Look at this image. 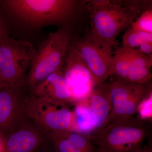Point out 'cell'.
Returning a JSON list of instances; mask_svg holds the SVG:
<instances>
[{
    "mask_svg": "<svg viewBox=\"0 0 152 152\" xmlns=\"http://www.w3.org/2000/svg\"><path fill=\"white\" fill-rule=\"evenodd\" d=\"M91 38L110 53L117 46V38L144 11L152 9V1L87 0Z\"/></svg>",
    "mask_w": 152,
    "mask_h": 152,
    "instance_id": "1",
    "label": "cell"
},
{
    "mask_svg": "<svg viewBox=\"0 0 152 152\" xmlns=\"http://www.w3.org/2000/svg\"><path fill=\"white\" fill-rule=\"evenodd\" d=\"M0 10L32 26L58 25L72 31L74 24L89 17L87 0H2Z\"/></svg>",
    "mask_w": 152,
    "mask_h": 152,
    "instance_id": "2",
    "label": "cell"
},
{
    "mask_svg": "<svg viewBox=\"0 0 152 152\" xmlns=\"http://www.w3.org/2000/svg\"><path fill=\"white\" fill-rule=\"evenodd\" d=\"M75 36L69 28L59 27L39 45L27 75L26 86L30 94L48 76L62 69Z\"/></svg>",
    "mask_w": 152,
    "mask_h": 152,
    "instance_id": "3",
    "label": "cell"
},
{
    "mask_svg": "<svg viewBox=\"0 0 152 152\" xmlns=\"http://www.w3.org/2000/svg\"><path fill=\"white\" fill-rule=\"evenodd\" d=\"M148 134L147 121L137 117L119 120L89 135L101 152H134Z\"/></svg>",
    "mask_w": 152,
    "mask_h": 152,
    "instance_id": "4",
    "label": "cell"
},
{
    "mask_svg": "<svg viewBox=\"0 0 152 152\" xmlns=\"http://www.w3.org/2000/svg\"><path fill=\"white\" fill-rule=\"evenodd\" d=\"M36 52L33 44L29 42L15 40L10 37L0 41L1 86L26 88L27 75Z\"/></svg>",
    "mask_w": 152,
    "mask_h": 152,
    "instance_id": "5",
    "label": "cell"
},
{
    "mask_svg": "<svg viewBox=\"0 0 152 152\" xmlns=\"http://www.w3.org/2000/svg\"><path fill=\"white\" fill-rule=\"evenodd\" d=\"M110 88L112 109L104 126L134 117L141 102L152 93L150 83L141 85L127 81H115L110 83Z\"/></svg>",
    "mask_w": 152,
    "mask_h": 152,
    "instance_id": "6",
    "label": "cell"
},
{
    "mask_svg": "<svg viewBox=\"0 0 152 152\" xmlns=\"http://www.w3.org/2000/svg\"><path fill=\"white\" fill-rule=\"evenodd\" d=\"M27 112L28 117L48 134L72 131L73 112L69 104L52 102L30 95Z\"/></svg>",
    "mask_w": 152,
    "mask_h": 152,
    "instance_id": "7",
    "label": "cell"
},
{
    "mask_svg": "<svg viewBox=\"0 0 152 152\" xmlns=\"http://www.w3.org/2000/svg\"><path fill=\"white\" fill-rule=\"evenodd\" d=\"M30 96L26 88L0 87V135L3 138L28 117Z\"/></svg>",
    "mask_w": 152,
    "mask_h": 152,
    "instance_id": "8",
    "label": "cell"
},
{
    "mask_svg": "<svg viewBox=\"0 0 152 152\" xmlns=\"http://www.w3.org/2000/svg\"><path fill=\"white\" fill-rule=\"evenodd\" d=\"M62 70L71 93L72 104L87 99L98 86L78 52L71 45Z\"/></svg>",
    "mask_w": 152,
    "mask_h": 152,
    "instance_id": "9",
    "label": "cell"
},
{
    "mask_svg": "<svg viewBox=\"0 0 152 152\" xmlns=\"http://www.w3.org/2000/svg\"><path fill=\"white\" fill-rule=\"evenodd\" d=\"M71 45L78 52L98 85L105 83L111 76L113 55L96 43L88 32L83 37L74 36Z\"/></svg>",
    "mask_w": 152,
    "mask_h": 152,
    "instance_id": "10",
    "label": "cell"
},
{
    "mask_svg": "<svg viewBox=\"0 0 152 152\" xmlns=\"http://www.w3.org/2000/svg\"><path fill=\"white\" fill-rule=\"evenodd\" d=\"M48 140V134L28 117L3 137V152H35Z\"/></svg>",
    "mask_w": 152,
    "mask_h": 152,
    "instance_id": "11",
    "label": "cell"
},
{
    "mask_svg": "<svg viewBox=\"0 0 152 152\" xmlns=\"http://www.w3.org/2000/svg\"><path fill=\"white\" fill-rule=\"evenodd\" d=\"M30 95L56 103L72 104L71 93L62 70L48 76Z\"/></svg>",
    "mask_w": 152,
    "mask_h": 152,
    "instance_id": "12",
    "label": "cell"
},
{
    "mask_svg": "<svg viewBox=\"0 0 152 152\" xmlns=\"http://www.w3.org/2000/svg\"><path fill=\"white\" fill-rule=\"evenodd\" d=\"M88 100L95 121V132L104 127L111 110L110 83L105 82L97 86Z\"/></svg>",
    "mask_w": 152,
    "mask_h": 152,
    "instance_id": "13",
    "label": "cell"
},
{
    "mask_svg": "<svg viewBox=\"0 0 152 152\" xmlns=\"http://www.w3.org/2000/svg\"><path fill=\"white\" fill-rule=\"evenodd\" d=\"M74 105L73 124L72 131L90 135L94 132L95 121L88 98Z\"/></svg>",
    "mask_w": 152,
    "mask_h": 152,
    "instance_id": "14",
    "label": "cell"
},
{
    "mask_svg": "<svg viewBox=\"0 0 152 152\" xmlns=\"http://www.w3.org/2000/svg\"><path fill=\"white\" fill-rule=\"evenodd\" d=\"M115 48L111 76L115 77V81L125 80L131 67L135 49L126 48L123 47Z\"/></svg>",
    "mask_w": 152,
    "mask_h": 152,
    "instance_id": "15",
    "label": "cell"
},
{
    "mask_svg": "<svg viewBox=\"0 0 152 152\" xmlns=\"http://www.w3.org/2000/svg\"><path fill=\"white\" fill-rule=\"evenodd\" d=\"M66 138L82 152H96L89 135L70 130L64 131Z\"/></svg>",
    "mask_w": 152,
    "mask_h": 152,
    "instance_id": "16",
    "label": "cell"
},
{
    "mask_svg": "<svg viewBox=\"0 0 152 152\" xmlns=\"http://www.w3.org/2000/svg\"><path fill=\"white\" fill-rule=\"evenodd\" d=\"M48 138L56 152H82L66 138L64 131L49 133Z\"/></svg>",
    "mask_w": 152,
    "mask_h": 152,
    "instance_id": "17",
    "label": "cell"
},
{
    "mask_svg": "<svg viewBox=\"0 0 152 152\" xmlns=\"http://www.w3.org/2000/svg\"><path fill=\"white\" fill-rule=\"evenodd\" d=\"M152 78L151 69L131 66L125 81L141 85L149 83Z\"/></svg>",
    "mask_w": 152,
    "mask_h": 152,
    "instance_id": "18",
    "label": "cell"
},
{
    "mask_svg": "<svg viewBox=\"0 0 152 152\" xmlns=\"http://www.w3.org/2000/svg\"><path fill=\"white\" fill-rule=\"evenodd\" d=\"M131 27L137 31L152 34V9L143 12L132 23Z\"/></svg>",
    "mask_w": 152,
    "mask_h": 152,
    "instance_id": "19",
    "label": "cell"
},
{
    "mask_svg": "<svg viewBox=\"0 0 152 152\" xmlns=\"http://www.w3.org/2000/svg\"><path fill=\"white\" fill-rule=\"evenodd\" d=\"M143 42L138 32L131 27L123 36V47L128 49H136L139 48Z\"/></svg>",
    "mask_w": 152,
    "mask_h": 152,
    "instance_id": "20",
    "label": "cell"
},
{
    "mask_svg": "<svg viewBox=\"0 0 152 152\" xmlns=\"http://www.w3.org/2000/svg\"><path fill=\"white\" fill-rule=\"evenodd\" d=\"M152 94L150 93L141 102L137 110L138 118L147 121L152 117Z\"/></svg>",
    "mask_w": 152,
    "mask_h": 152,
    "instance_id": "21",
    "label": "cell"
},
{
    "mask_svg": "<svg viewBox=\"0 0 152 152\" xmlns=\"http://www.w3.org/2000/svg\"><path fill=\"white\" fill-rule=\"evenodd\" d=\"M152 66V55L142 53L138 49H135L131 62V66L151 69Z\"/></svg>",
    "mask_w": 152,
    "mask_h": 152,
    "instance_id": "22",
    "label": "cell"
},
{
    "mask_svg": "<svg viewBox=\"0 0 152 152\" xmlns=\"http://www.w3.org/2000/svg\"><path fill=\"white\" fill-rule=\"evenodd\" d=\"M138 48V50L142 53L147 55H152V43L143 42Z\"/></svg>",
    "mask_w": 152,
    "mask_h": 152,
    "instance_id": "23",
    "label": "cell"
},
{
    "mask_svg": "<svg viewBox=\"0 0 152 152\" xmlns=\"http://www.w3.org/2000/svg\"><path fill=\"white\" fill-rule=\"evenodd\" d=\"M9 34L8 28L0 18V41L9 37Z\"/></svg>",
    "mask_w": 152,
    "mask_h": 152,
    "instance_id": "24",
    "label": "cell"
},
{
    "mask_svg": "<svg viewBox=\"0 0 152 152\" xmlns=\"http://www.w3.org/2000/svg\"><path fill=\"white\" fill-rule=\"evenodd\" d=\"M35 152H56L51 143L49 140Z\"/></svg>",
    "mask_w": 152,
    "mask_h": 152,
    "instance_id": "25",
    "label": "cell"
},
{
    "mask_svg": "<svg viewBox=\"0 0 152 152\" xmlns=\"http://www.w3.org/2000/svg\"><path fill=\"white\" fill-rule=\"evenodd\" d=\"M137 32L144 42L152 43V34L145 32Z\"/></svg>",
    "mask_w": 152,
    "mask_h": 152,
    "instance_id": "26",
    "label": "cell"
},
{
    "mask_svg": "<svg viewBox=\"0 0 152 152\" xmlns=\"http://www.w3.org/2000/svg\"><path fill=\"white\" fill-rule=\"evenodd\" d=\"M134 152H152V148L151 145L142 146L140 149Z\"/></svg>",
    "mask_w": 152,
    "mask_h": 152,
    "instance_id": "27",
    "label": "cell"
},
{
    "mask_svg": "<svg viewBox=\"0 0 152 152\" xmlns=\"http://www.w3.org/2000/svg\"><path fill=\"white\" fill-rule=\"evenodd\" d=\"M3 138L0 135V152H3Z\"/></svg>",
    "mask_w": 152,
    "mask_h": 152,
    "instance_id": "28",
    "label": "cell"
},
{
    "mask_svg": "<svg viewBox=\"0 0 152 152\" xmlns=\"http://www.w3.org/2000/svg\"><path fill=\"white\" fill-rule=\"evenodd\" d=\"M96 152H101L100 151H99V150H96Z\"/></svg>",
    "mask_w": 152,
    "mask_h": 152,
    "instance_id": "29",
    "label": "cell"
},
{
    "mask_svg": "<svg viewBox=\"0 0 152 152\" xmlns=\"http://www.w3.org/2000/svg\"><path fill=\"white\" fill-rule=\"evenodd\" d=\"M2 86L1 84V82H0V87Z\"/></svg>",
    "mask_w": 152,
    "mask_h": 152,
    "instance_id": "30",
    "label": "cell"
}]
</instances>
